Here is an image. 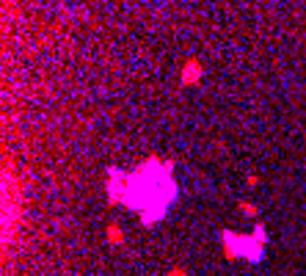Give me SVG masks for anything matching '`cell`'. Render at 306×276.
<instances>
[{
    "instance_id": "obj_1",
    "label": "cell",
    "mask_w": 306,
    "mask_h": 276,
    "mask_svg": "<svg viewBox=\"0 0 306 276\" xmlns=\"http://www.w3.org/2000/svg\"><path fill=\"white\" fill-rule=\"evenodd\" d=\"M199 80H202V61L188 58L185 66H182V83L191 86V83H199Z\"/></svg>"
},
{
    "instance_id": "obj_2",
    "label": "cell",
    "mask_w": 306,
    "mask_h": 276,
    "mask_svg": "<svg viewBox=\"0 0 306 276\" xmlns=\"http://www.w3.org/2000/svg\"><path fill=\"white\" fill-rule=\"evenodd\" d=\"M108 240H110V243H121V240H124V235H121V229L116 227V224H113V227H108Z\"/></svg>"
},
{
    "instance_id": "obj_3",
    "label": "cell",
    "mask_w": 306,
    "mask_h": 276,
    "mask_svg": "<svg viewBox=\"0 0 306 276\" xmlns=\"http://www.w3.org/2000/svg\"><path fill=\"white\" fill-rule=\"evenodd\" d=\"M243 207V213H248V216H257V207H254V204H248V202H243L240 204Z\"/></svg>"
},
{
    "instance_id": "obj_4",
    "label": "cell",
    "mask_w": 306,
    "mask_h": 276,
    "mask_svg": "<svg viewBox=\"0 0 306 276\" xmlns=\"http://www.w3.org/2000/svg\"><path fill=\"white\" fill-rule=\"evenodd\" d=\"M168 276H188V274H185V271H180V268H177V271H171Z\"/></svg>"
}]
</instances>
